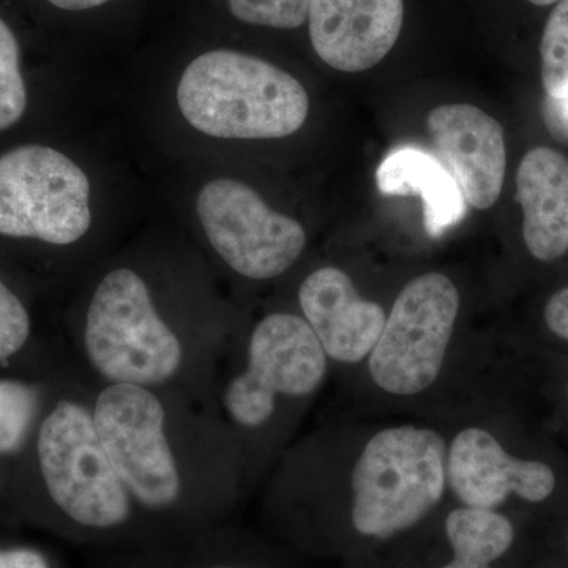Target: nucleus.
Segmentation results:
<instances>
[{
	"mask_svg": "<svg viewBox=\"0 0 568 568\" xmlns=\"http://www.w3.org/2000/svg\"><path fill=\"white\" fill-rule=\"evenodd\" d=\"M93 420L152 545L230 525L244 462L212 407L162 388L103 386Z\"/></svg>",
	"mask_w": 568,
	"mask_h": 568,
	"instance_id": "nucleus-1",
	"label": "nucleus"
},
{
	"mask_svg": "<svg viewBox=\"0 0 568 568\" xmlns=\"http://www.w3.org/2000/svg\"><path fill=\"white\" fill-rule=\"evenodd\" d=\"M219 320L168 312L151 280L133 265L99 276L73 327L70 364L97 388L179 392L213 409L216 373L230 345Z\"/></svg>",
	"mask_w": 568,
	"mask_h": 568,
	"instance_id": "nucleus-2",
	"label": "nucleus"
},
{
	"mask_svg": "<svg viewBox=\"0 0 568 568\" xmlns=\"http://www.w3.org/2000/svg\"><path fill=\"white\" fill-rule=\"evenodd\" d=\"M93 392L73 366L52 381L24 452L31 465L33 515L93 552L149 547L140 515L97 432Z\"/></svg>",
	"mask_w": 568,
	"mask_h": 568,
	"instance_id": "nucleus-3",
	"label": "nucleus"
},
{
	"mask_svg": "<svg viewBox=\"0 0 568 568\" xmlns=\"http://www.w3.org/2000/svg\"><path fill=\"white\" fill-rule=\"evenodd\" d=\"M327 361L315 332L294 313L265 315L242 349L230 339L216 373L213 409L241 450L244 473L260 440L276 432L284 407L316 394Z\"/></svg>",
	"mask_w": 568,
	"mask_h": 568,
	"instance_id": "nucleus-4",
	"label": "nucleus"
},
{
	"mask_svg": "<svg viewBox=\"0 0 568 568\" xmlns=\"http://www.w3.org/2000/svg\"><path fill=\"white\" fill-rule=\"evenodd\" d=\"M183 118L222 140H275L304 126L310 100L293 74L244 52L215 50L194 59L178 85Z\"/></svg>",
	"mask_w": 568,
	"mask_h": 568,
	"instance_id": "nucleus-5",
	"label": "nucleus"
},
{
	"mask_svg": "<svg viewBox=\"0 0 568 568\" xmlns=\"http://www.w3.org/2000/svg\"><path fill=\"white\" fill-rule=\"evenodd\" d=\"M447 454L446 440L428 428L396 426L373 436L351 476L355 530L386 540L420 523L443 499Z\"/></svg>",
	"mask_w": 568,
	"mask_h": 568,
	"instance_id": "nucleus-6",
	"label": "nucleus"
},
{
	"mask_svg": "<svg viewBox=\"0 0 568 568\" xmlns=\"http://www.w3.org/2000/svg\"><path fill=\"white\" fill-rule=\"evenodd\" d=\"M89 200L88 175L55 149L28 144L0 155V235L74 245L91 227Z\"/></svg>",
	"mask_w": 568,
	"mask_h": 568,
	"instance_id": "nucleus-7",
	"label": "nucleus"
},
{
	"mask_svg": "<svg viewBox=\"0 0 568 568\" xmlns=\"http://www.w3.org/2000/svg\"><path fill=\"white\" fill-rule=\"evenodd\" d=\"M459 310L447 275L425 274L403 287L369 354V375L392 395L420 394L440 375Z\"/></svg>",
	"mask_w": 568,
	"mask_h": 568,
	"instance_id": "nucleus-8",
	"label": "nucleus"
},
{
	"mask_svg": "<svg viewBox=\"0 0 568 568\" xmlns=\"http://www.w3.org/2000/svg\"><path fill=\"white\" fill-rule=\"evenodd\" d=\"M196 211L213 253L242 278L282 276L304 253V226L272 211L256 190L234 179L205 183Z\"/></svg>",
	"mask_w": 568,
	"mask_h": 568,
	"instance_id": "nucleus-9",
	"label": "nucleus"
},
{
	"mask_svg": "<svg viewBox=\"0 0 568 568\" xmlns=\"http://www.w3.org/2000/svg\"><path fill=\"white\" fill-rule=\"evenodd\" d=\"M433 144L473 207H491L506 178L503 125L473 104H443L426 118Z\"/></svg>",
	"mask_w": 568,
	"mask_h": 568,
	"instance_id": "nucleus-10",
	"label": "nucleus"
},
{
	"mask_svg": "<svg viewBox=\"0 0 568 568\" xmlns=\"http://www.w3.org/2000/svg\"><path fill=\"white\" fill-rule=\"evenodd\" d=\"M447 480L465 507L489 510L511 495L544 503L556 487L551 467L511 457L481 428H466L455 437L447 454Z\"/></svg>",
	"mask_w": 568,
	"mask_h": 568,
	"instance_id": "nucleus-11",
	"label": "nucleus"
},
{
	"mask_svg": "<svg viewBox=\"0 0 568 568\" xmlns=\"http://www.w3.org/2000/svg\"><path fill=\"white\" fill-rule=\"evenodd\" d=\"M405 20L403 0H310V39L332 69L358 73L395 47Z\"/></svg>",
	"mask_w": 568,
	"mask_h": 568,
	"instance_id": "nucleus-12",
	"label": "nucleus"
},
{
	"mask_svg": "<svg viewBox=\"0 0 568 568\" xmlns=\"http://www.w3.org/2000/svg\"><path fill=\"white\" fill-rule=\"evenodd\" d=\"M302 317L315 332L325 355L353 365L372 354L387 315L383 306L365 301L351 276L334 265L316 268L298 287Z\"/></svg>",
	"mask_w": 568,
	"mask_h": 568,
	"instance_id": "nucleus-13",
	"label": "nucleus"
},
{
	"mask_svg": "<svg viewBox=\"0 0 568 568\" xmlns=\"http://www.w3.org/2000/svg\"><path fill=\"white\" fill-rule=\"evenodd\" d=\"M529 253L551 263L568 252V159L549 148L526 153L517 174Z\"/></svg>",
	"mask_w": 568,
	"mask_h": 568,
	"instance_id": "nucleus-14",
	"label": "nucleus"
},
{
	"mask_svg": "<svg viewBox=\"0 0 568 568\" xmlns=\"http://www.w3.org/2000/svg\"><path fill=\"white\" fill-rule=\"evenodd\" d=\"M379 192L388 196H413L424 201L425 227L439 237L466 213V200L446 164L418 148L388 153L376 174Z\"/></svg>",
	"mask_w": 568,
	"mask_h": 568,
	"instance_id": "nucleus-15",
	"label": "nucleus"
},
{
	"mask_svg": "<svg viewBox=\"0 0 568 568\" xmlns=\"http://www.w3.org/2000/svg\"><path fill=\"white\" fill-rule=\"evenodd\" d=\"M89 568H267L230 525L152 547L95 551Z\"/></svg>",
	"mask_w": 568,
	"mask_h": 568,
	"instance_id": "nucleus-16",
	"label": "nucleus"
},
{
	"mask_svg": "<svg viewBox=\"0 0 568 568\" xmlns=\"http://www.w3.org/2000/svg\"><path fill=\"white\" fill-rule=\"evenodd\" d=\"M446 534L454 559L440 568H491L515 540L510 519L489 508H455L447 517Z\"/></svg>",
	"mask_w": 568,
	"mask_h": 568,
	"instance_id": "nucleus-17",
	"label": "nucleus"
},
{
	"mask_svg": "<svg viewBox=\"0 0 568 568\" xmlns=\"http://www.w3.org/2000/svg\"><path fill=\"white\" fill-rule=\"evenodd\" d=\"M52 381L0 377V462L22 458L28 450L47 406Z\"/></svg>",
	"mask_w": 568,
	"mask_h": 568,
	"instance_id": "nucleus-18",
	"label": "nucleus"
},
{
	"mask_svg": "<svg viewBox=\"0 0 568 568\" xmlns=\"http://www.w3.org/2000/svg\"><path fill=\"white\" fill-rule=\"evenodd\" d=\"M541 80L549 99L568 95V0L556 3L540 44Z\"/></svg>",
	"mask_w": 568,
	"mask_h": 568,
	"instance_id": "nucleus-19",
	"label": "nucleus"
},
{
	"mask_svg": "<svg viewBox=\"0 0 568 568\" xmlns=\"http://www.w3.org/2000/svg\"><path fill=\"white\" fill-rule=\"evenodd\" d=\"M28 106L21 73V48L9 24L0 18V132L20 121Z\"/></svg>",
	"mask_w": 568,
	"mask_h": 568,
	"instance_id": "nucleus-20",
	"label": "nucleus"
},
{
	"mask_svg": "<svg viewBox=\"0 0 568 568\" xmlns=\"http://www.w3.org/2000/svg\"><path fill=\"white\" fill-rule=\"evenodd\" d=\"M32 338V320L13 290L0 278V368L24 355Z\"/></svg>",
	"mask_w": 568,
	"mask_h": 568,
	"instance_id": "nucleus-21",
	"label": "nucleus"
},
{
	"mask_svg": "<svg viewBox=\"0 0 568 568\" xmlns=\"http://www.w3.org/2000/svg\"><path fill=\"white\" fill-rule=\"evenodd\" d=\"M231 13L246 24L297 29L308 21L310 0H227Z\"/></svg>",
	"mask_w": 568,
	"mask_h": 568,
	"instance_id": "nucleus-22",
	"label": "nucleus"
},
{
	"mask_svg": "<svg viewBox=\"0 0 568 568\" xmlns=\"http://www.w3.org/2000/svg\"><path fill=\"white\" fill-rule=\"evenodd\" d=\"M0 568H62L50 552L26 544H0Z\"/></svg>",
	"mask_w": 568,
	"mask_h": 568,
	"instance_id": "nucleus-23",
	"label": "nucleus"
},
{
	"mask_svg": "<svg viewBox=\"0 0 568 568\" xmlns=\"http://www.w3.org/2000/svg\"><path fill=\"white\" fill-rule=\"evenodd\" d=\"M545 321L552 334L568 342V287L549 298L545 306Z\"/></svg>",
	"mask_w": 568,
	"mask_h": 568,
	"instance_id": "nucleus-24",
	"label": "nucleus"
},
{
	"mask_svg": "<svg viewBox=\"0 0 568 568\" xmlns=\"http://www.w3.org/2000/svg\"><path fill=\"white\" fill-rule=\"evenodd\" d=\"M548 112L551 115L549 126L555 129L558 125V129L568 132V95L559 100L549 99Z\"/></svg>",
	"mask_w": 568,
	"mask_h": 568,
	"instance_id": "nucleus-25",
	"label": "nucleus"
},
{
	"mask_svg": "<svg viewBox=\"0 0 568 568\" xmlns=\"http://www.w3.org/2000/svg\"><path fill=\"white\" fill-rule=\"evenodd\" d=\"M55 9L65 11H82L95 9V7L103 6V3L110 2V0H47Z\"/></svg>",
	"mask_w": 568,
	"mask_h": 568,
	"instance_id": "nucleus-26",
	"label": "nucleus"
},
{
	"mask_svg": "<svg viewBox=\"0 0 568 568\" xmlns=\"http://www.w3.org/2000/svg\"><path fill=\"white\" fill-rule=\"evenodd\" d=\"M529 2L538 7H547L552 6V3H558L560 0H529Z\"/></svg>",
	"mask_w": 568,
	"mask_h": 568,
	"instance_id": "nucleus-27",
	"label": "nucleus"
}]
</instances>
